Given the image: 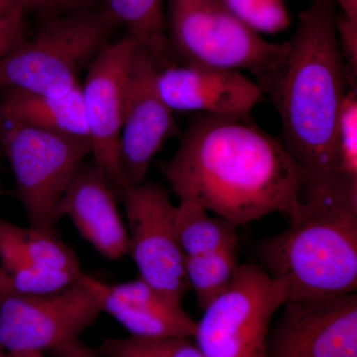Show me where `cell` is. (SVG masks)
I'll return each instance as SVG.
<instances>
[{"instance_id":"obj_1","label":"cell","mask_w":357,"mask_h":357,"mask_svg":"<svg viewBox=\"0 0 357 357\" xmlns=\"http://www.w3.org/2000/svg\"><path fill=\"white\" fill-rule=\"evenodd\" d=\"M163 173L180 201L236 225L288 215L304 183L280 139L262 130L250 112L197 114Z\"/></svg>"},{"instance_id":"obj_2","label":"cell","mask_w":357,"mask_h":357,"mask_svg":"<svg viewBox=\"0 0 357 357\" xmlns=\"http://www.w3.org/2000/svg\"><path fill=\"white\" fill-rule=\"evenodd\" d=\"M335 0H312L299 14L281 62L256 81L280 115L279 139L304 174L305 187L342 177L337 123L347 89L356 86L338 43Z\"/></svg>"},{"instance_id":"obj_3","label":"cell","mask_w":357,"mask_h":357,"mask_svg":"<svg viewBox=\"0 0 357 357\" xmlns=\"http://www.w3.org/2000/svg\"><path fill=\"white\" fill-rule=\"evenodd\" d=\"M287 217V229L257 250L259 266L285 284L287 301L356 293L357 182L303 185Z\"/></svg>"},{"instance_id":"obj_4","label":"cell","mask_w":357,"mask_h":357,"mask_svg":"<svg viewBox=\"0 0 357 357\" xmlns=\"http://www.w3.org/2000/svg\"><path fill=\"white\" fill-rule=\"evenodd\" d=\"M119 23L107 8L62 14L0 58V89L64 96L109 42Z\"/></svg>"},{"instance_id":"obj_5","label":"cell","mask_w":357,"mask_h":357,"mask_svg":"<svg viewBox=\"0 0 357 357\" xmlns=\"http://www.w3.org/2000/svg\"><path fill=\"white\" fill-rule=\"evenodd\" d=\"M171 62L248 70L256 81L281 62L288 42L274 43L244 25L222 0H167Z\"/></svg>"},{"instance_id":"obj_6","label":"cell","mask_w":357,"mask_h":357,"mask_svg":"<svg viewBox=\"0 0 357 357\" xmlns=\"http://www.w3.org/2000/svg\"><path fill=\"white\" fill-rule=\"evenodd\" d=\"M0 145L29 225L56 234L61 202L91 143L0 119Z\"/></svg>"},{"instance_id":"obj_7","label":"cell","mask_w":357,"mask_h":357,"mask_svg":"<svg viewBox=\"0 0 357 357\" xmlns=\"http://www.w3.org/2000/svg\"><path fill=\"white\" fill-rule=\"evenodd\" d=\"M286 301L283 282L255 263L238 264L197 321L195 344L204 357H264L272 319Z\"/></svg>"},{"instance_id":"obj_8","label":"cell","mask_w":357,"mask_h":357,"mask_svg":"<svg viewBox=\"0 0 357 357\" xmlns=\"http://www.w3.org/2000/svg\"><path fill=\"white\" fill-rule=\"evenodd\" d=\"M100 297L83 274L57 292L20 295L0 286V342L6 352L50 351L79 338L102 314Z\"/></svg>"},{"instance_id":"obj_9","label":"cell","mask_w":357,"mask_h":357,"mask_svg":"<svg viewBox=\"0 0 357 357\" xmlns=\"http://www.w3.org/2000/svg\"><path fill=\"white\" fill-rule=\"evenodd\" d=\"M128 222L129 252L139 278L181 302L189 291L185 258L174 234L175 206L163 187L142 182L116 190Z\"/></svg>"},{"instance_id":"obj_10","label":"cell","mask_w":357,"mask_h":357,"mask_svg":"<svg viewBox=\"0 0 357 357\" xmlns=\"http://www.w3.org/2000/svg\"><path fill=\"white\" fill-rule=\"evenodd\" d=\"M282 307L264 357H357L356 293Z\"/></svg>"},{"instance_id":"obj_11","label":"cell","mask_w":357,"mask_h":357,"mask_svg":"<svg viewBox=\"0 0 357 357\" xmlns=\"http://www.w3.org/2000/svg\"><path fill=\"white\" fill-rule=\"evenodd\" d=\"M160 69L154 56L137 45L129 72L119 137L121 187L144 182L151 160L164 143L178 132L173 112L157 89Z\"/></svg>"},{"instance_id":"obj_12","label":"cell","mask_w":357,"mask_h":357,"mask_svg":"<svg viewBox=\"0 0 357 357\" xmlns=\"http://www.w3.org/2000/svg\"><path fill=\"white\" fill-rule=\"evenodd\" d=\"M137 42L130 37L103 47L89 66L82 84L93 162L115 190L122 185L119 145L129 72Z\"/></svg>"},{"instance_id":"obj_13","label":"cell","mask_w":357,"mask_h":357,"mask_svg":"<svg viewBox=\"0 0 357 357\" xmlns=\"http://www.w3.org/2000/svg\"><path fill=\"white\" fill-rule=\"evenodd\" d=\"M156 84L173 112L245 114L267 100L256 82L239 70L211 66L171 65L159 70Z\"/></svg>"},{"instance_id":"obj_14","label":"cell","mask_w":357,"mask_h":357,"mask_svg":"<svg viewBox=\"0 0 357 357\" xmlns=\"http://www.w3.org/2000/svg\"><path fill=\"white\" fill-rule=\"evenodd\" d=\"M114 185L95 162L82 164L60 206L61 218L68 217L81 236L109 260L128 255V229L115 198Z\"/></svg>"},{"instance_id":"obj_15","label":"cell","mask_w":357,"mask_h":357,"mask_svg":"<svg viewBox=\"0 0 357 357\" xmlns=\"http://www.w3.org/2000/svg\"><path fill=\"white\" fill-rule=\"evenodd\" d=\"M102 312L116 319L131 337H192L197 321L181 302L171 299L141 278L107 284L91 277Z\"/></svg>"},{"instance_id":"obj_16","label":"cell","mask_w":357,"mask_h":357,"mask_svg":"<svg viewBox=\"0 0 357 357\" xmlns=\"http://www.w3.org/2000/svg\"><path fill=\"white\" fill-rule=\"evenodd\" d=\"M0 119L72 139L88 141L82 84L64 96H49L17 88L2 89Z\"/></svg>"},{"instance_id":"obj_17","label":"cell","mask_w":357,"mask_h":357,"mask_svg":"<svg viewBox=\"0 0 357 357\" xmlns=\"http://www.w3.org/2000/svg\"><path fill=\"white\" fill-rule=\"evenodd\" d=\"M0 261L27 262L38 266L84 273L75 251L57 232L24 227L0 218Z\"/></svg>"},{"instance_id":"obj_18","label":"cell","mask_w":357,"mask_h":357,"mask_svg":"<svg viewBox=\"0 0 357 357\" xmlns=\"http://www.w3.org/2000/svg\"><path fill=\"white\" fill-rule=\"evenodd\" d=\"M208 213L198 204L190 201H180L175 206L174 234L184 258L237 245L238 225Z\"/></svg>"},{"instance_id":"obj_19","label":"cell","mask_w":357,"mask_h":357,"mask_svg":"<svg viewBox=\"0 0 357 357\" xmlns=\"http://www.w3.org/2000/svg\"><path fill=\"white\" fill-rule=\"evenodd\" d=\"M107 10L119 24L128 28V36L147 49L160 67L172 65L165 30L164 0H107Z\"/></svg>"},{"instance_id":"obj_20","label":"cell","mask_w":357,"mask_h":357,"mask_svg":"<svg viewBox=\"0 0 357 357\" xmlns=\"http://www.w3.org/2000/svg\"><path fill=\"white\" fill-rule=\"evenodd\" d=\"M237 245L185 258V273L196 294L199 309L204 311L229 287L238 263Z\"/></svg>"},{"instance_id":"obj_21","label":"cell","mask_w":357,"mask_h":357,"mask_svg":"<svg viewBox=\"0 0 357 357\" xmlns=\"http://www.w3.org/2000/svg\"><path fill=\"white\" fill-rule=\"evenodd\" d=\"M77 275L20 261H0V286L20 295H44L79 280Z\"/></svg>"},{"instance_id":"obj_22","label":"cell","mask_w":357,"mask_h":357,"mask_svg":"<svg viewBox=\"0 0 357 357\" xmlns=\"http://www.w3.org/2000/svg\"><path fill=\"white\" fill-rule=\"evenodd\" d=\"M98 351L102 357H204L188 337L107 338Z\"/></svg>"},{"instance_id":"obj_23","label":"cell","mask_w":357,"mask_h":357,"mask_svg":"<svg viewBox=\"0 0 357 357\" xmlns=\"http://www.w3.org/2000/svg\"><path fill=\"white\" fill-rule=\"evenodd\" d=\"M244 25L261 34H276L290 25L284 0H222Z\"/></svg>"},{"instance_id":"obj_24","label":"cell","mask_w":357,"mask_h":357,"mask_svg":"<svg viewBox=\"0 0 357 357\" xmlns=\"http://www.w3.org/2000/svg\"><path fill=\"white\" fill-rule=\"evenodd\" d=\"M340 173L357 182V91L351 86L345 93L337 123Z\"/></svg>"},{"instance_id":"obj_25","label":"cell","mask_w":357,"mask_h":357,"mask_svg":"<svg viewBox=\"0 0 357 357\" xmlns=\"http://www.w3.org/2000/svg\"><path fill=\"white\" fill-rule=\"evenodd\" d=\"M25 13L23 8L0 14V58L20 46L25 38Z\"/></svg>"},{"instance_id":"obj_26","label":"cell","mask_w":357,"mask_h":357,"mask_svg":"<svg viewBox=\"0 0 357 357\" xmlns=\"http://www.w3.org/2000/svg\"><path fill=\"white\" fill-rule=\"evenodd\" d=\"M338 43L349 75L356 82L357 74V21L342 15L335 17Z\"/></svg>"},{"instance_id":"obj_27","label":"cell","mask_w":357,"mask_h":357,"mask_svg":"<svg viewBox=\"0 0 357 357\" xmlns=\"http://www.w3.org/2000/svg\"><path fill=\"white\" fill-rule=\"evenodd\" d=\"M95 0H31L27 11L62 14L89 9Z\"/></svg>"},{"instance_id":"obj_28","label":"cell","mask_w":357,"mask_h":357,"mask_svg":"<svg viewBox=\"0 0 357 357\" xmlns=\"http://www.w3.org/2000/svg\"><path fill=\"white\" fill-rule=\"evenodd\" d=\"M50 352L53 357H102L98 351L82 342L79 337L58 345Z\"/></svg>"},{"instance_id":"obj_29","label":"cell","mask_w":357,"mask_h":357,"mask_svg":"<svg viewBox=\"0 0 357 357\" xmlns=\"http://www.w3.org/2000/svg\"><path fill=\"white\" fill-rule=\"evenodd\" d=\"M335 2L342 9V16L357 21V0H335Z\"/></svg>"},{"instance_id":"obj_30","label":"cell","mask_w":357,"mask_h":357,"mask_svg":"<svg viewBox=\"0 0 357 357\" xmlns=\"http://www.w3.org/2000/svg\"><path fill=\"white\" fill-rule=\"evenodd\" d=\"M20 8H23L20 0H0V14L13 13Z\"/></svg>"},{"instance_id":"obj_31","label":"cell","mask_w":357,"mask_h":357,"mask_svg":"<svg viewBox=\"0 0 357 357\" xmlns=\"http://www.w3.org/2000/svg\"><path fill=\"white\" fill-rule=\"evenodd\" d=\"M4 357H44L42 352L38 351H15L6 352Z\"/></svg>"},{"instance_id":"obj_32","label":"cell","mask_w":357,"mask_h":357,"mask_svg":"<svg viewBox=\"0 0 357 357\" xmlns=\"http://www.w3.org/2000/svg\"><path fill=\"white\" fill-rule=\"evenodd\" d=\"M21 6L23 7L25 11H27L28 7H29L30 2L31 0H20Z\"/></svg>"},{"instance_id":"obj_33","label":"cell","mask_w":357,"mask_h":357,"mask_svg":"<svg viewBox=\"0 0 357 357\" xmlns=\"http://www.w3.org/2000/svg\"><path fill=\"white\" fill-rule=\"evenodd\" d=\"M6 356V351H4L3 347H2L1 342H0V357Z\"/></svg>"},{"instance_id":"obj_34","label":"cell","mask_w":357,"mask_h":357,"mask_svg":"<svg viewBox=\"0 0 357 357\" xmlns=\"http://www.w3.org/2000/svg\"><path fill=\"white\" fill-rule=\"evenodd\" d=\"M0 155H1V145H0Z\"/></svg>"}]
</instances>
